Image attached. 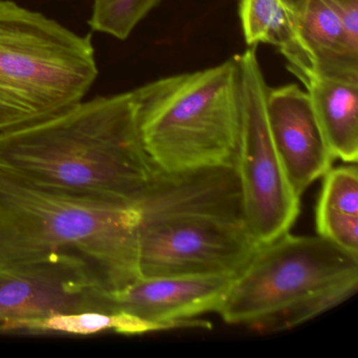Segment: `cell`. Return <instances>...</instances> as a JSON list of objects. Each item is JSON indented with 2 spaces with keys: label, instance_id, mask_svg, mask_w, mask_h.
<instances>
[{
  "label": "cell",
  "instance_id": "cell-1",
  "mask_svg": "<svg viewBox=\"0 0 358 358\" xmlns=\"http://www.w3.org/2000/svg\"><path fill=\"white\" fill-rule=\"evenodd\" d=\"M0 171L70 196L138 204L157 169L142 143L133 92H127L0 133Z\"/></svg>",
  "mask_w": 358,
  "mask_h": 358
},
{
  "label": "cell",
  "instance_id": "cell-2",
  "mask_svg": "<svg viewBox=\"0 0 358 358\" xmlns=\"http://www.w3.org/2000/svg\"><path fill=\"white\" fill-rule=\"evenodd\" d=\"M137 205L140 278H234L261 245L247 224L234 165L157 169Z\"/></svg>",
  "mask_w": 358,
  "mask_h": 358
},
{
  "label": "cell",
  "instance_id": "cell-3",
  "mask_svg": "<svg viewBox=\"0 0 358 358\" xmlns=\"http://www.w3.org/2000/svg\"><path fill=\"white\" fill-rule=\"evenodd\" d=\"M139 221L137 204L70 196L0 171V267L72 255L115 292L140 278Z\"/></svg>",
  "mask_w": 358,
  "mask_h": 358
},
{
  "label": "cell",
  "instance_id": "cell-4",
  "mask_svg": "<svg viewBox=\"0 0 358 358\" xmlns=\"http://www.w3.org/2000/svg\"><path fill=\"white\" fill-rule=\"evenodd\" d=\"M358 288V257L322 236L290 232L259 245L217 313L259 333L290 330L345 303Z\"/></svg>",
  "mask_w": 358,
  "mask_h": 358
},
{
  "label": "cell",
  "instance_id": "cell-5",
  "mask_svg": "<svg viewBox=\"0 0 358 358\" xmlns=\"http://www.w3.org/2000/svg\"><path fill=\"white\" fill-rule=\"evenodd\" d=\"M131 92L144 150L158 171L234 165L241 119L236 56Z\"/></svg>",
  "mask_w": 358,
  "mask_h": 358
},
{
  "label": "cell",
  "instance_id": "cell-6",
  "mask_svg": "<svg viewBox=\"0 0 358 358\" xmlns=\"http://www.w3.org/2000/svg\"><path fill=\"white\" fill-rule=\"evenodd\" d=\"M97 77L91 36L13 0H0V133L83 101Z\"/></svg>",
  "mask_w": 358,
  "mask_h": 358
},
{
  "label": "cell",
  "instance_id": "cell-7",
  "mask_svg": "<svg viewBox=\"0 0 358 358\" xmlns=\"http://www.w3.org/2000/svg\"><path fill=\"white\" fill-rule=\"evenodd\" d=\"M240 72L241 119L236 167L245 217L259 244L290 231L299 215L294 194L274 145L267 115L269 87L255 47L236 55Z\"/></svg>",
  "mask_w": 358,
  "mask_h": 358
},
{
  "label": "cell",
  "instance_id": "cell-8",
  "mask_svg": "<svg viewBox=\"0 0 358 358\" xmlns=\"http://www.w3.org/2000/svg\"><path fill=\"white\" fill-rule=\"evenodd\" d=\"M90 311L113 313L110 291L72 255L0 267V324Z\"/></svg>",
  "mask_w": 358,
  "mask_h": 358
},
{
  "label": "cell",
  "instance_id": "cell-9",
  "mask_svg": "<svg viewBox=\"0 0 358 358\" xmlns=\"http://www.w3.org/2000/svg\"><path fill=\"white\" fill-rule=\"evenodd\" d=\"M267 115L285 173L301 199L308 187L332 169L334 156L307 91L296 85L269 87Z\"/></svg>",
  "mask_w": 358,
  "mask_h": 358
},
{
  "label": "cell",
  "instance_id": "cell-10",
  "mask_svg": "<svg viewBox=\"0 0 358 358\" xmlns=\"http://www.w3.org/2000/svg\"><path fill=\"white\" fill-rule=\"evenodd\" d=\"M234 278L180 275L139 278L125 288L110 292L114 312L124 311L173 329L208 327L196 320L221 307Z\"/></svg>",
  "mask_w": 358,
  "mask_h": 358
},
{
  "label": "cell",
  "instance_id": "cell-11",
  "mask_svg": "<svg viewBox=\"0 0 358 358\" xmlns=\"http://www.w3.org/2000/svg\"><path fill=\"white\" fill-rule=\"evenodd\" d=\"M293 9L316 74L358 80V48L326 0H299Z\"/></svg>",
  "mask_w": 358,
  "mask_h": 358
},
{
  "label": "cell",
  "instance_id": "cell-12",
  "mask_svg": "<svg viewBox=\"0 0 358 358\" xmlns=\"http://www.w3.org/2000/svg\"><path fill=\"white\" fill-rule=\"evenodd\" d=\"M240 18L247 45L266 43L278 48L289 71L303 85L317 75L292 6L285 0H240Z\"/></svg>",
  "mask_w": 358,
  "mask_h": 358
},
{
  "label": "cell",
  "instance_id": "cell-13",
  "mask_svg": "<svg viewBox=\"0 0 358 358\" xmlns=\"http://www.w3.org/2000/svg\"><path fill=\"white\" fill-rule=\"evenodd\" d=\"M335 159H358V80L315 75L305 85Z\"/></svg>",
  "mask_w": 358,
  "mask_h": 358
},
{
  "label": "cell",
  "instance_id": "cell-14",
  "mask_svg": "<svg viewBox=\"0 0 358 358\" xmlns=\"http://www.w3.org/2000/svg\"><path fill=\"white\" fill-rule=\"evenodd\" d=\"M316 209L318 236L358 257V171L356 164L324 176Z\"/></svg>",
  "mask_w": 358,
  "mask_h": 358
},
{
  "label": "cell",
  "instance_id": "cell-15",
  "mask_svg": "<svg viewBox=\"0 0 358 358\" xmlns=\"http://www.w3.org/2000/svg\"><path fill=\"white\" fill-rule=\"evenodd\" d=\"M171 330L165 324L148 322L124 311L78 312L56 314L37 320H22L0 324V333H33V334L92 335L117 333L140 335Z\"/></svg>",
  "mask_w": 358,
  "mask_h": 358
},
{
  "label": "cell",
  "instance_id": "cell-16",
  "mask_svg": "<svg viewBox=\"0 0 358 358\" xmlns=\"http://www.w3.org/2000/svg\"><path fill=\"white\" fill-rule=\"evenodd\" d=\"M162 0H93L89 24L94 32L125 41Z\"/></svg>",
  "mask_w": 358,
  "mask_h": 358
},
{
  "label": "cell",
  "instance_id": "cell-17",
  "mask_svg": "<svg viewBox=\"0 0 358 358\" xmlns=\"http://www.w3.org/2000/svg\"><path fill=\"white\" fill-rule=\"evenodd\" d=\"M338 16L350 41L358 48V0H326Z\"/></svg>",
  "mask_w": 358,
  "mask_h": 358
},
{
  "label": "cell",
  "instance_id": "cell-18",
  "mask_svg": "<svg viewBox=\"0 0 358 358\" xmlns=\"http://www.w3.org/2000/svg\"><path fill=\"white\" fill-rule=\"evenodd\" d=\"M286 3H288L289 5L292 6V7H294L295 5H296L297 3H299V0H285Z\"/></svg>",
  "mask_w": 358,
  "mask_h": 358
}]
</instances>
